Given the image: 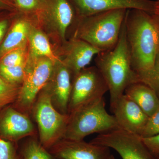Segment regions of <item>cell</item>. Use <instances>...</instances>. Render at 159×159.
I'll use <instances>...</instances> for the list:
<instances>
[{"mask_svg":"<svg viewBox=\"0 0 159 159\" xmlns=\"http://www.w3.org/2000/svg\"><path fill=\"white\" fill-rule=\"evenodd\" d=\"M126 39L133 69L144 83L153 69L159 51V25L155 16L143 10H127Z\"/></svg>","mask_w":159,"mask_h":159,"instance_id":"cell-1","label":"cell"},{"mask_svg":"<svg viewBox=\"0 0 159 159\" xmlns=\"http://www.w3.org/2000/svg\"><path fill=\"white\" fill-rule=\"evenodd\" d=\"M95 62L108 86L112 108L128 86L140 82L132 66L125 19L117 44L111 50L98 53Z\"/></svg>","mask_w":159,"mask_h":159,"instance_id":"cell-2","label":"cell"},{"mask_svg":"<svg viewBox=\"0 0 159 159\" xmlns=\"http://www.w3.org/2000/svg\"><path fill=\"white\" fill-rule=\"evenodd\" d=\"M127 10L116 9L78 16L72 38L86 42L100 52L111 50L119 40Z\"/></svg>","mask_w":159,"mask_h":159,"instance_id":"cell-3","label":"cell"},{"mask_svg":"<svg viewBox=\"0 0 159 159\" xmlns=\"http://www.w3.org/2000/svg\"><path fill=\"white\" fill-rule=\"evenodd\" d=\"M63 139L83 140L94 133H104L119 128L114 115L105 108L104 98L81 107L69 114Z\"/></svg>","mask_w":159,"mask_h":159,"instance_id":"cell-4","label":"cell"},{"mask_svg":"<svg viewBox=\"0 0 159 159\" xmlns=\"http://www.w3.org/2000/svg\"><path fill=\"white\" fill-rule=\"evenodd\" d=\"M30 116L37 125L39 142L48 150L63 139L69 115L61 113L54 108L50 97L43 90L34 102Z\"/></svg>","mask_w":159,"mask_h":159,"instance_id":"cell-5","label":"cell"},{"mask_svg":"<svg viewBox=\"0 0 159 159\" xmlns=\"http://www.w3.org/2000/svg\"><path fill=\"white\" fill-rule=\"evenodd\" d=\"M48 57H28L25 68L24 81L19 93L12 107L30 116L31 110L38 95L51 77L54 62Z\"/></svg>","mask_w":159,"mask_h":159,"instance_id":"cell-6","label":"cell"},{"mask_svg":"<svg viewBox=\"0 0 159 159\" xmlns=\"http://www.w3.org/2000/svg\"><path fill=\"white\" fill-rule=\"evenodd\" d=\"M108 91L107 84L96 66L83 69L72 80L68 114L103 98Z\"/></svg>","mask_w":159,"mask_h":159,"instance_id":"cell-7","label":"cell"},{"mask_svg":"<svg viewBox=\"0 0 159 159\" xmlns=\"http://www.w3.org/2000/svg\"><path fill=\"white\" fill-rule=\"evenodd\" d=\"M90 142L112 148L122 159H155L142 137L120 128L99 134Z\"/></svg>","mask_w":159,"mask_h":159,"instance_id":"cell-8","label":"cell"},{"mask_svg":"<svg viewBox=\"0 0 159 159\" xmlns=\"http://www.w3.org/2000/svg\"><path fill=\"white\" fill-rule=\"evenodd\" d=\"M37 8L43 25L65 43L66 31L75 19L70 3L67 0H39Z\"/></svg>","mask_w":159,"mask_h":159,"instance_id":"cell-9","label":"cell"},{"mask_svg":"<svg viewBox=\"0 0 159 159\" xmlns=\"http://www.w3.org/2000/svg\"><path fill=\"white\" fill-rule=\"evenodd\" d=\"M38 136V130L31 116L12 105L0 111V139L18 143L28 137Z\"/></svg>","mask_w":159,"mask_h":159,"instance_id":"cell-10","label":"cell"},{"mask_svg":"<svg viewBox=\"0 0 159 159\" xmlns=\"http://www.w3.org/2000/svg\"><path fill=\"white\" fill-rule=\"evenodd\" d=\"M70 71L62 61L57 58L48 81L42 89L51 98L54 108L61 113L68 115L72 86Z\"/></svg>","mask_w":159,"mask_h":159,"instance_id":"cell-11","label":"cell"},{"mask_svg":"<svg viewBox=\"0 0 159 159\" xmlns=\"http://www.w3.org/2000/svg\"><path fill=\"white\" fill-rule=\"evenodd\" d=\"M49 151L57 159H110V148L83 140L62 139Z\"/></svg>","mask_w":159,"mask_h":159,"instance_id":"cell-12","label":"cell"},{"mask_svg":"<svg viewBox=\"0 0 159 159\" xmlns=\"http://www.w3.org/2000/svg\"><path fill=\"white\" fill-rule=\"evenodd\" d=\"M78 16L84 17L116 9H139L153 14L155 1L152 0H72Z\"/></svg>","mask_w":159,"mask_h":159,"instance_id":"cell-13","label":"cell"},{"mask_svg":"<svg viewBox=\"0 0 159 159\" xmlns=\"http://www.w3.org/2000/svg\"><path fill=\"white\" fill-rule=\"evenodd\" d=\"M111 110L119 128L141 136L149 117L135 102L124 94Z\"/></svg>","mask_w":159,"mask_h":159,"instance_id":"cell-14","label":"cell"},{"mask_svg":"<svg viewBox=\"0 0 159 159\" xmlns=\"http://www.w3.org/2000/svg\"><path fill=\"white\" fill-rule=\"evenodd\" d=\"M100 52L86 42L72 38L65 43L64 58L61 61L70 71L73 78L89 64L94 56Z\"/></svg>","mask_w":159,"mask_h":159,"instance_id":"cell-15","label":"cell"},{"mask_svg":"<svg viewBox=\"0 0 159 159\" xmlns=\"http://www.w3.org/2000/svg\"><path fill=\"white\" fill-rule=\"evenodd\" d=\"M124 94L135 102L148 117L159 108V97L154 90L143 83L132 84L126 88Z\"/></svg>","mask_w":159,"mask_h":159,"instance_id":"cell-16","label":"cell"},{"mask_svg":"<svg viewBox=\"0 0 159 159\" xmlns=\"http://www.w3.org/2000/svg\"><path fill=\"white\" fill-rule=\"evenodd\" d=\"M31 26L29 22L23 20L15 23L0 45V58L9 51L26 46Z\"/></svg>","mask_w":159,"mask_h":159,"instance_id":"cell-17","label":"cell"},{"mask_svg":"<svg viewBox=\"0 0 159 159\" xmlns=\"http://www.w3.org/2000/svg\"><path fill=\"white\" fill-rule=\"evenodd\" d=\"M28 42L29 46L28 57L33 58L47 57L54 61L57 59L46 34L31 25L28 35Z\"/></svg>","mask_w":159,"mask_h":159,"instance_id":"cell-18","label":"cell"},{"mask_svg":"<svg viewBox=\"0 0 159 159\" xmlns=\"http://www.w3.org/2000/svg\"><path fill=\"white\" fill-rule=\"evenodd\" d=\"M23 140L18 143L19 151L23 159H57L43 146L38 136Z\"/></svg>","mask_w":159,"mask_h":159,"instance_id":"cell-19","label":"cell"},{"mask_svg":"<svg viewBox=\"0 0 159 159\" xmlns=\"http://www.w3.org/2000/svg\"><path fill=\"white\" fill-rule=\"evenodd\" d=\"M20 89V87L8 82L0 75V111L14 103Z\"/></svg>","mask_w":159,"mask_h":159,"instance_id":"cell-20","label":"cell"},{"mask_svg":"<svg viewBox=\"0 0 159 159\" xmlns=\"http://www.w3.org/2000/svg\"><path fill=\"white\" fill-rule=\"evenodd\" d=\"M25 65L6 66L0 65V75L11 84L21 87L24 81Z\"/></svg>","mask_w":159,"mask_h":159,"instance_id":"cell-21","label":"cell"},{"mask_svg":"<svg viewBox=\"0 0 159 159\" xmlns=\"http://www.w3.org/2000/svg\"><path fill=\"white\" fill-rule=\"evenodd\" d=\"M27 55L26 46L14 49L0 58V65L6 66L25 65Z\"/></svg>","mask_w":159,"mask_h":159,"instance_id":"cell-22","label":"cell"},{"mask_svg":"<svg viewBox=\"0 0 159 159\" xmlns=\"http://www.w3.org/2000/svg\"><path fill=\"white\" fill-rule=\"evenodd\" d=\"M18 143L0 139V159H23Z\"/></svg>","mask_w":159,"mask_h":159,"instance_id":"cell-23","label":"cell"},{"mask_svg":"<svg viewBox=\"0 0 159 159\" xmlns=\"http://www.w3.org/2000/svg\"><path fill=\"white\" fill-rule=\"evenodd\" d=\"M159 134V108L151 116L142 131L141 137L147 138Z\"/></svg>","mask_w":159,"mask_h":159,"instance_id":"cell-24","label":"cell"},{"mask_svg":"<svg viewBox=\"0 0 159 159\" xmlns=\"http://www.w3.org/2000/svg\"><path fill=\"white\" fill-rule=\"evenodd\" d=\"M143 83L154 90L159 97V51L155 60L153 69Z\"/></svg>","mask_w":159,"mask_h":159,"instance_id":"cell-25","label":"cell"},{"mask_svg":"<svg viewBox=\"0 0 159 159\" xmlns=\"http://www.w3.org/2000/svg\"><path fill=\"white\" fill-rule=\"evenodd\" d=\"M142 138L152 155L155 158H159V134L153 136Z\"/></svg>","mask_w":159,"mask_h":159,"instance_id":"cell-26","label":"cell"},{"mask_svg":"<svg viewBox=\"0 0 159 159\" xmlns=\"http://www.w3.org/2000/svg\"><path fill=\"white\" fill-rule=\"evenodd\" d=\"M39 0H15L16 6L24 10H32L37 8Z\"/></svg>","mask_w":159,"mask_h":159,"instance_id":"cell-27","label":"cell"},{"mask_svg":"<svg viewBox=\"0 0 159 159\" xmlns=\"http://www.w3.org/2000/svg\"><path fill=\"white\" fill-rule=\"evenodd\" d=\"M9 26V23L7 20H3L0 21V43L6 34Z\"/></svg>","mask_w":159,"mask_h":159,"instance_id":"cell-28","label":"cell"},{"mask_svg":"<svg viewBox=\"0 0 159 159\" xmlns=\"http://www.w3.org/2000/svg\"><path fill=\"white\" fill-rule=\"evenodd\" d=\"M153 14L156 17L159 25V0L155 1L154 12Z\"/></svg>","mask_w":159,"mask_h":159,"instance_id":"cell-29","label":"cell"},{"mask_svg":"<svg viewBox=\"0 0 159 159\" xmlns=\"http://www.w3.org/2000/svg\"><path fill=\"white\" fill-rule=\"evenodd\" d=\"M8 7V5H6V3L0 0V9H4V8H7Z\"/></svg>","mask_w":159,"mask_h":159,"instance_id":"cell-30","label":"cell"},{"mask_svg":"<svg viewBox=\"0 0 159 159\" xmlns=\"http://www.w3.org/2000/svg\"><path fill=\"white\" fill-rule=\"evenodd\" d=\"M110 159H115V157H114V156L112 155H111Z\"/></svg>","mask_w":159,"mask_h":159,"instance_id":"cell-31","label":"cell"},{"mask_svg":"<svg viewBox=\"0 0 159 159\" xmlns=\"http://www.w3.org/2000/svg\"><path fill=\"white\" fill-rule=\"evenodd\" d=\"M155 159H159V158H155Z\"/></svg>","mask_w":159,"mask_h":159,"instance_id":"cell-32","label":"cell"}]
</instances>
